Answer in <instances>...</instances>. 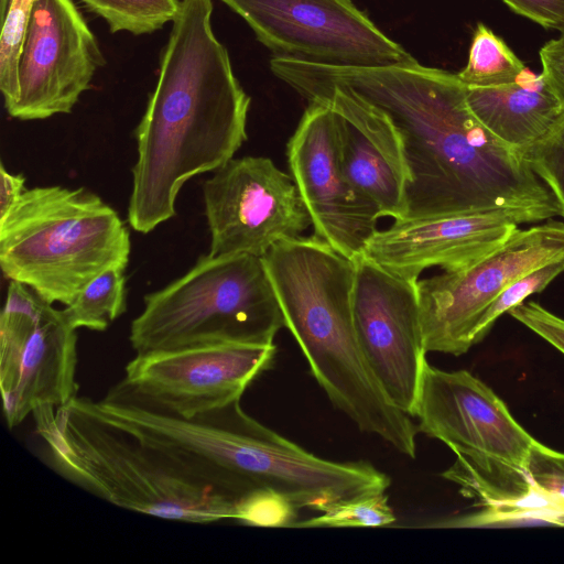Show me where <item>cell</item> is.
<instances>
[{
    "instance_id": "cell-21",
    "label": "cell",
    "mask_w": 564,
    "mask_h": 564,
    "mask_svg": "<svg viewBox=\"0 0 564 564\" xmlns=\"http://www.w3.org/2000/svg\"><path fill=\"white\" fill-rule=\"evenodd\" d=\"M89 11L104 19L111 33L151 34L172 22L180 0H80Z\"/></svg>"
},
{
    "instance_id": "cell-20",
    "label": "cell",
    "mask_w": 564,
    "mask_h": 564,
    "mask_svg": "<svg viewBox=\"0 0 564 564\" xmlns=\"http://www.w3.org/2000/svg\"><path fill=\"white\" fill-rule=\"evenodd\" d=\"M527 70L503 39L479 22L466 66L457 74L467 87H495L517 82Z\"/></svg>"
},
{
    "instance_id": "cell-30",
    "label": "cell",
    "mask_w": 564,
    "mask_h": 564,
    "mask_svg": "<svg viewBox=\"0 0 564 564\" xmlns=\"http://www.w3.org/2000/svg\"><path fill=\"white\" fill-rule=\"evenodd\" d=\"M544 82L564 105V33L539 51Z\"/></svg>"
},
{
    "instance_id": "cell-8",
    "label": "cell",
    "mask_w": 564,
    "mask_h": 564,
    "mask_svg": "<svg viewBox=\"0 0 564 564\" xmlns=\"http://www.w3.org/2000/svg\"><path fill=\"white\" fill-rule=\"evenodd\" d=\"M77 335L63 311L30 286L10 280L0 316V388L12 429L40 408L77 397Z\"/></svg>"
},
{
    "instance_id": "cell-24",
    "label": "cell",
    "mask_w": 564,
    "mask_h": 564,
    "mask_svg": "<svg viewBox=\"0 0 564 564\" xmlns=\"http://www.w3.org/2000/svg\"><path fill=\"white\" fill-rule=\"evenodd\" d=\"M563 272L564 257H561L524 273L509 284L480 316L473 333L474 345L487 335L502 314L522 304L530 295L543 291Z\"/></svg>"
},
{
    "instance_id": "cell-26",
    "label": "cell",
    "mask_w": 564,
    "mask_h": 564,
    "mask_svg": "<svg viewBox=\"0 0 564 564\" xmlns=\"http://www.w3.org/2000/svg\"><path fill=\"white\" fill-rule=\"evenodd\" d=\"M534 173L553 194L564 217V116L539 143L524 152Z\"/></svg>"
},
{
    "instance_id": "cell-15",
    "label": "cell",
    "mask_w": 564,
    "mask_h": 564,
    "mask_svg": "<svg viewBox=\"0 0 564 564\" xmlns=\"http://www.w3.org/2000/svg\"><path fill=\"white\" fill-rule=\"evenodd\" d=\"M105 64L73 0H35L19 62V95L8 113L19 120L69 113Z\"/></svg>"
},
{
    "instance_id": "cell-16",
    "label": "cell",
    "mask_w": 564,
    "mask_h": 564,
    "mask_svg": "<svg viewBox=\"0 0 564 564\" xmlns=\"http://www.w3.org/2000/svg\"><path fill=\"white\" fill-rule=\"evenodd\" d=\"M549 218L542 210L523 208L403 218L378 229L364 254L392 274L417 282L425 269L467 267L500 247L519 225Z\"/></svg>"
},
{
    "instance_id": "cell-23",
    "label": "cell",
    "mask_w": 564,
    "mask_h": 564,
    "mask_svg": "<svg viewBox=\"0 0 564 564\" xmlns=\"http://www.w3.org/2000/svg\"><path fill=\"white\" fill-rule=\"evenodd\" d=\"M395 521L384 491L335 502L319 516L296 521L292 528L382 527Z\"/></svg>"
},
{
    "instance_id": "cell-6",
    "label": "cell",
    "mask_w": 564,
    "mask_h": 564,
    "mask_svg": "<svg viewBox=\"0 0 564 564\" xmlns=\"http://www.w3.org/2000/svg\"><path fill=\"white\" fill-rule=\"evenodd\" d=\"M417 430L456 455L443 477L495 512L554 509L532 487L525 463L535 440L501 399L466 370L424 364Z\"/></svg>"
},
{
    "instance_id": "cell-2",
    "label": "cell",
    "mask_w": 564,
    "mask_h": 564,
    "mask_svg": "<svg viewBox=\"0 0 564 564\" xmlns=\"http://www.w3.org/2000/svg\"><path fill=\"white\" fill-rule=\"evenodd\" d=\"M212 14V0H181L134 130L128 221L141 234L175 215L185 182L219 169L247 140L250 97L213 31Z\"/></svg>"
},
{
    "instance_id": "cell-29",
    "label": "cell",
    "mask_w": 564,
    "mask_h": 564,
    "mask_svg": "<svg viewBox=\"0 0 564 564\" xmlns=\"http://www.w3.org/2000/svg\"><path fill=\"white\" fill-rule=\"evenodd\" d=\"M514 13L564 33V0H502Z\"/></svg>"
},
{
    "instance_id": "cell-5",
    "label": "cell",
    "mask_w": 564,
    "mask_h": 564,
    "mask_svg": "<svg viewBox=\"0 0 564 564\" xmlns=\"http://www.w3.org/2000/svg\"><path fill=\"white\" fill-rule=\"evenodd\" d=\"M130 250L129 230L118 213L84 187L25 189L0 218L4 276L50 304L69 305L96 276L127 267Z\"/></svg>"
},
{
    "instance_id": "cell-34",
    "label": "cell",
    "mask_w": 564,
    "mask_h": 564,
    "mask_svg": "<svg viewBox=\"0 0 564 564\" xmlns=\"http://www.w3.org/2000/svg\"><path fill=\"white\" fill-rule=\"evenodd\" d=\"M7 0H0V20L2 21L6 14Z\"/></svg>"
},
{
    "instance_id": "cell-1",
    "label": "cell",
    "mask_w": 564,
    "mask_h": 564,
    "mask_svg": "<svg viewBox=\"0 0 564 564\" xmlns=\"http://www.w3.org/2000/svg\"><path fill=\"white\" fill-rule=\"evenodd\" d=\"M270 68L300 95L337 87L387 115L409 175L404 218L510 208L542 210L551 218L561 214L525 154L474 116L457 74L417 62L357 67L280 57L270 61Z\"/></svg>"
},
{
    "instance_id": "cell-32",
    "label": "cell",
    "mask_w": 564,
    "mask_h": 564,
    "mask_svg": "<svg viewBox=\"0 0 564 564\" xmlns=\"http://www.w3.org/2000/svg\"><path fill=\"white\" fill-rule=\"evenodd\" d=\"M551 516H552V514H551ZM551 516H550V517L547 516V518H546V517H540V518H523V519H520L517 523H523V522H524V523H528V522H531V521H538V520H540V521H546V520H550V519L552 518ZM476 518H477V521H478L481 525H484V527H489V525H502V524H500V523H497V522H495V521H491V520H489V519L485 518V517L481 514V512H480V513H478V514H476ZM503 524H505V523H503Z\"/></svg>"
},
{
    "instance_id": "cell-14",
    "label": "cell",
    "mask_w": 564,
    "mask_h": 564,
    "mask_svg": "<svg viewBox=\"0 0 564 564\" xmlns=\"http://www.w3.org/2000/svg\"><path fill=\"white\" fill-rule=\"evenodd\" d=\"M288 162L313 235L348 259L362 256L381 216L345 173L337 115L325 101H308L289 140Z\"/></svg>"
},
{
    "instance_id": "cell-19",
    "label": "cell",
    "mask_w": 564,
    "mask_h": 564,
    "mask_svg": "<svg viewBox=\"0 0 564 564\" xmlns=\"http://www.w3.org/2000/svg\"><path fill=\"white\" fill-rule=\"evenodd\" d=\"M126 267H113L94 280L65 306L63 314L77 329L85 327L104 332L127 308Z\"/></svg>"
},
{
    "instance_id": "cell-25",
    "label": "cell",
    "mask_w": 564,
    "mask_h": 564,
    "mask_svg": "<svg viewBox=\"0 0 564 564\" xmlns=\"http://www.w3.org/2000/svg\"><path fill=\"white\" fill-rule=\"evenodd\" d=\"M299 508L285 496L269 489L248 491L237 502L236 521L269 528H292Z\"/></svg>"
},
{
    "instance_id": "cell-9",
    "label": "cell",
    "mask_w": 564,
    "mask_h": 564,
    "mask_svg": "<svg viewBox=\"0 0 564 564\" xmlns=\"http://www.w3.org/2000/svg\"><path fill=\"white\" fill-rule=\"evenodd\" d=\"M564 257V223L518 228L500 247L471 264L416 283L426 352L459 356L469 350L486 308L514 280Z\"/></svg>"
},
{
    "instance_id": "cell-11",
    "label": "cell",
    "mask_w": 564,
    "mask_h": 564,
    "mask_svg": "<svg viewBox=\"0 0 564 564\" xmlns=\"http://www.w3.org/2000/svg\"><path fill=\"white\" fill-rule=\"evenodd\" d=\"M203 185L212 256L263 257L311 225L291 175L265 156L230 159Z\"/></svg>"
},
{
    "instance_id": "cell-4",
    "label": "cell",
    "mask_w": 564,
    "mask_h": 564,
    "mask_svg": "<svg viewBox=\"0 0 564 564\" xmlns=\"http://www.w3.org/2000/svg\"><path fill=\"white\" fill-rule=\"evenodd\" d=\"M32 416L55 470L93 495L165 520H236L238 499L194 479L161 451L98 415L88 398L40 408Z\"/></svg>"
},
{
    "instance_id": "cell-18",
    "label": "cell",
    "mask_w": 564,
    "mask_h": 564,
    "mask_svg": "<svg viewBox=\"0 0 564 564\" xmlns=\"http://www.w3.org/2000/svg\"><path fill=\"white\" fill-rule=\"evenodd\" d=\"M467 104L490 133L523 153L549 135L564 116V105L543 76L528 68L514 83L467 87Z\"/></svg>"
},
{
    "instance_id": "cell-28",
    "label": "cell",
    "mask_w": 564,
    "mask_h": 564,
    "mask_svg": "<svg viewBox=\"0 0 564 564\" xmlns=\"http://www.w3.org/2000/svg\"><path fill=\"white\" fill-rule=\"evenodd\" d=\"M509 314L564 354V318L535 302L522 303Z\"/></svg>"
},
{
    "instance_id": "cell-10",
    "label": "cell",
    "mask_w": 564,
    "mask_h": 564,
    "mask_svg": "<svg viewBox=\"0 0 564 564\" xmlns=\"http://www.w3.org/2000/svg\"><path fill=\"white\" fill-rule=\"evenodd\" d=\"M274 57L379 67L416 62L351 0H221Z\"/></svg>"
},
{
    "instance_id": "cell-13",
    "label": "cell",
    "mask_w": 564,
    "mask_h": 564,
    "mask_svg": "<svg viewBox=\"0 0 564 564\" xmlns=\"http://www.w3.org/2000/svg\"><path fill=\"white\" fill-rule=\"evenodd\" d=\"M352 319L362 355L390 402L415 415L423 367L417 282L365 254L355 260Z\"/></svg>"
},
{
    "instance_id": "cell-22",
    "label": "cell",
    "mask_w": 564,
    "mask_h": 564,
    "mask_svg": "<svg viewBox=\"0 0 564 564\" xmlns=\"http://www.w3.org/2000/svg\"><path fill=\"white\" fill-rule=\"evenodd\" d=\"M34 1L7 0L6 14L1 21L0 90L7 112L19 95V62Z\"/></svg>"
},
{
    "instance_id": "cell-12",
    "label": "cell",
    "mask_w": 564,
    "mask_h": 564,
    "mask_svg": "<svg viewBox=\"0 0 564 564\" xmlns=\"http://www.w3.org/2000/svg\"><path fill=\"white\" fill-rule=\"evenodd\" d=\"M275 352L274 344L225 343L135 354L121 381L150 405L189 419L240 400Z\"/></svg>"
},
{
    "instance_id": "cell-3",
    "label": "cell",
    "mask_w": 564,
    "mask_h": 564,
    "mask_svg": "<svg viewBox=\"0 0 564 564\" xmlns=\"http://www.w3.org/2000/svg\"><path fill=\"white\" fill-rule=\"evenodd\" d=\"M262 260L284 325L333 405L361 432L414 458L417 425L387 398L358 344L355 261L314 235L279 241Z\"/></svg>"
},
{
    "instance_id": "cell-7",
    "label": "cell",
    "mask_w": 564,
    "mask_h": 564,
    "mask_svg": "<svg viewBox=\"0 0 564 564\" xmlns=\"http://www.w3.org/2000/svg\"><path fill=\"white\" fill-rule=\"evenodd\" d=\"M282 327L284 317L262 257L208 253L183 276L144 296L129 340L135 354L273 344Z\"/></svg>"
},
{
    "instance_id": "cell-27",
    "label": "cell",
    "mask_w": 564,
    "mask_h": 564,
    "mask_svg": "<svg viewBox=\"0 0 564 564\" xmlns=\"http://www.w3.org/2000/svg\"><path fill=\"white\" fill-rule=\"evenodd\" d=\"M525 470L533 489L555 509L564 511V454L535 441Z\"/></svg>"
},
{
    "instance_id": "cell-33",
    "label": "cell",
    "mask_w": 564,
    "mask_h": 564,
    "mask_svg": "<svg viewBox=\"0 0 564 564\" xmlns=\"http://www.w3.org/2000/svg\"><path fill=\"white\" fill-rule=\"evenodd\" d=\"M554 524L564 527V511H558L553 516Z\"/></svg>"
},
{
    "instance_id": "cell-17",
    "label": "cell",
    "mask_w": 564,
    "mask_h": 564,
    "mask_svg": "<svg viewBox=\"0 0 564 564\" xmlns=\"http://www.w3.org/2000/svg\"><path fill=\"white\" fill-rule=\"evenodd\" d=\"M302 96L307 101H325L336 112L343 165L352 186L381 217L404 218L409 175L400 137L387 115L337 87L316 88Z\"/></svg>"
},
{
    "instance_id": "cell-31",
    "label": "cell",
    "mask_w": 564,
    "mask_h": 564,
    "mask_svg": "<svg viewBox=\"0 0 564 564\" xmlns=\"http://www.w3.org/2000/svg\"><path fill=\"white\" fill-rule=\"evenodd\" d=\"M25 178L22 174L7 172L0 164V218L3 217L24 193Z\"/></svg>"
}]
</instances>
